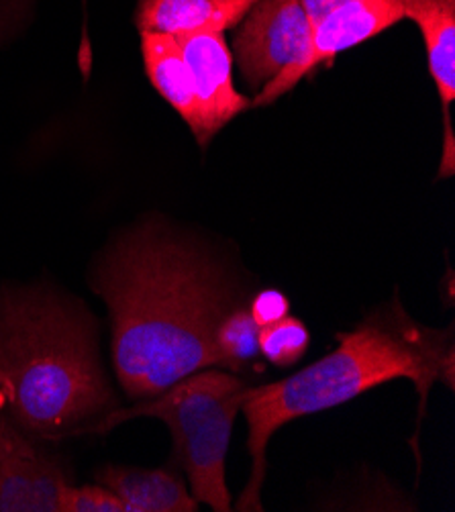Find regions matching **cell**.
I'll return each mask as SVG.
<instances>
[{
    "instance_id": "6da1fadb",
    "label": "cell",
    "mask_w": 455,
    "mask_h": 512,
    "mask_svg": "<svg viewBox=\"0 0 455 512\" xmlns=\"http://www.w3.org/2000/svg\"><path fill=\"white\" fill-rule=\"evenodd\" d=\"M92 286L111 309L115 370L131 398H154L215 366L213 331L225 300L194 247L147 225L107 251Z\"/></svg>"
},
{
    "instance_id": "7a4b0ae2",
    "label": "cell",
    "mask_w": 455,
    "mask_h": 512,
    "mask_svg": "<svg viewBox=\"0 0 455 512\" xmlns=\"http://www.w3.org/2000/svg\"><path fill=\"white\" fill-rule=\"evenodd\" d=\"M339 345L294 376L247 388L243 415L249 425L251 476L235 510H264L266 453L272 435L294 419L345 404L390 380H411L421 396V415L433 384H455L453 331L411 319L398 298L368 315L356 329L339 333Z\"/></svg>"
},
{
    "instance_id": "3957f363",
    "label": "cell",
    "mask_w": 455,
    "mask_h": 512,
    "mask_svg": "<svg viewBox=\"0 0 455 512\" xmlns=\"http://www.w3.org/2000/svg\"><path fill=\"white\" fill-rule=\"evenodd\" d=\"M0 396L47 439L74 435L113 404L86 315L52 292L0 298Z\"/></svg>"
},
{
    "instance_id": "277c9868",
    "label": "cell",
    "mask_w": 455,
    "mask_h": 512,
    "mask_svg": "<svg viewBox=\"0 0 455 512\" xmlns=\"http://www.w3.org/2000/svg\"><path fill=\"white\" fill-rule=\"evenodd\" d=\"M247 388L243 380L227 372L198 370L139 406L109 411L88 431L105 433L137 417L164 421L174 435L178 464L190 482L194 500L209 504L217 512H229L225 459Z\"/></svg>"
},
{
    "instance_id": "5b68a950",
    "label": "cell",
    "mask_w": 455,
    "mask_h": 512,
    "mask_svg": "<svg viewBox=\"0 0 455 512\" xmlns=\"http://www.w3.org/2000/svg\"><path fill=\"white\" fill-rule=\"evenodd\" d=\"M311 37L302 0H256L237 25L233 62L251 88L262 90L282 70L298 62Z\"/></svg>"
},
{
    "instance_id": "8992f818",
    "label": "cell",
    "mask_w": 455,
    "mask_h": 512,
    "mask_svg": "<svg viewBox=\"0 0 455 512\" xmlns=\"http://www.w3.org/2000/svg\"><path fill=\"white\" fill-rule=\"evenodd\" d=\"M402 19L404 15L398 0H349L311 29L309 45L302 58L258 90V96L251 100V107L270 105L319 66L333 62V58L343 51L380 35Z\"/></svg>"
},
{
    "instance_id": "52a82bcc",
    "label": "cell",
    "mask_w": 455,
    "mask_h": 512,
    "mask_svg": "<svg viewBox=\"0 0 455 512\" xmlns=\"http://www.w3.org/2000/svg\"><path fill=\"white\" fill-rule=\"evenodd\" d=\"M176 39L194 80L202 119V137L198 145L207 147L229 121L251 107V98L235 88L233 54L225 33H190Z\"/></svg>"
},
{
    "instance_id": "ba28073f",
    "label": "cell",
    "mask_w": 455,
    "mask_h": 512,
    "mask_svg": "<svg viewBox=\"0 0 455 512\" xmlns=\"http://www.w3.org/2000/svg\"><path fill=\"white\" fill-rule=\"evenodd\" d=\"M70 480L21 433L0 464V512H62Z\"/></svg>"
},
{
    "instance_id": "9c48e42d",
    "label": "cell",
    "mask_w": 455,
    "mask_h": 512,
    "mask_svg": "<svg viewBox=\"0 0 455 512\" xmlns=\"http://www.w3.org/2000/svg\"><path fill=\"white\" fill-rule=\"evenodd\" d=\"M404 19H411L421 29L429 70L435 80L445 121V145L439 176L453 174V135L449 107L455 100V0H398Z\"/></svg>"
},
{
    "instance_id": "30bf717a",
    "label": "cell",
    "mask_w": 455,
    "mask_h": 512,
    "mask_svg": "<svg viewBox=\"0 0 455 512\" xmlns=\"http://www.w3.org/2000/svg\"><path fill=\"white\" fill-rule=\"evenodd\" d=\"M256 0H139V33L182 37L190 33H225L235 29Z\"/></svg>"
},
{
    "instance_id": "8fae6325",
    "label": "cell",
    "mask_w": 455,
    "mask_h": 512,
    "mask_svg": "<svg viewBox=\"0 0 455 512\" xmlns=\"http://www.w3.org/2000/svg\"><path fill=\"white\" fill-rule=\"evenodd\" d=\"M141 51L147 78L184 119L194 139L200 143L202 119L194 80L178 39L164 33H141Z\"/></svg>"
},
{
    "instance_id": "7c38bea8",
    "label": "cell",
    "mask_w": 455,
    "mask_h": 512,
    "mask_svg": "<svg viewBox=\"0 0 455 512\" xmlns=\"http://www.w3.org/2000/svg\"><path fill=\"white\" fill-rule=\"evenodd\" d=\"M96 482L111 488L127 512H196L198 502L186 484L168 470L107 466Z\"/></svg>"
},
{
    "instance_id": "4fadbf2b",
    "label": "cell",
    "mask_w": 455,
    "mask_h": 512,
    "mask_svg": "<svg viewBox=\"0 0 455 512\" xmlns=\"http://www.w3.org/2000/svg\"><path fill=\"white\" fill-rule=\"evenodd\" d=\"M215 366L241 370L260 355V325L249 309L225 311L213 331Z\"/></svg>"
},
{
    "instance_id": "5bb4252c",
    "label": "cell",
    "mask_w": 455,
    "mask_h": 512,
    "mask_svg": "<svg viewBox=\"0 0 455 512\" xmlns=\"http://www.w3.org/2000/svg\"><path fill=\"white\" fill-rule=\"evenodd\" d=\"M309 343L311 333L307 325L292 317L260 327V353L276 368L294 366L307 353Z\"/></svg>"
},
{
    "instance_id": "9a60e30c",
    "label": "cell",
    "mask_w": 455,
    "mask_h": 512,
    "mask_svg": "<svg viewBox=\"0 0 455 512\" xmlns=\"http://www.w3.org/2000/svg\"><path fill=\"white\" fill-rule=\"evenodd\" d=\"M62 512H127L123 500L103 484L68 486Z\"/></svg>"
},
{
    "instance_id": "2e32d148",
    "label": "cell",
    "mask_w": 455,
    "mask_h": 512,
    "mask_svg": "<svg viewBox=\"0 0 455 512\" xmlns=\"http://www.w3.org/2000/svg\"><path fill=\"white\" fill-rule=\"evenodd\" d=\"M290 302L280 290H264L260 292L249 306V315L260 327L272 325L284 317H288Z\"/></svg>"
},
{
    "instance_id": "e0dca14e",
    "label": "cell",
    "mask_w": 455,
    "mask_h": 512,
    "mask_svg": "<svg viewBox=\"0 0 455 512\" xmlns=\"http://www.w3.org/2000/svg\"><path fill=\"white\" fill-rule=\"evenodd\" d=\"M17 435H19V431L3 415H0V464H3V459H5L7 451L11 449L13 441L17 439Z\"/></svg>"
}]
</instances>
